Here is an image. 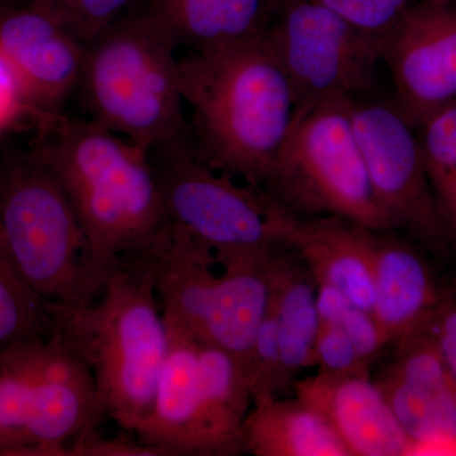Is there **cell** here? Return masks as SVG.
Returning <instances> with one entry per match:
<instances>
[{"label":"cell","instance_id":"cell-28","mask_svg":"<svg viewBox=\"0 0 456 456\" xmlns=\"http://www.w3.org/2000/svg\"><path fill=\"white\" fill-rule=\"evenodd\" d=\"M42 113L20 75L0 53V136L14 130L26 118L37 121Z\"/></svg>","mask_w":456,"mask_h":456},{"label":"cell","instance_id":"cell-5","mask_svg":"<svg viewBox=\"0 0 456 456\" xmlns=\"http://www.w3.org/2000/svg\"><path fill=\"white\" fill-rule=\"evenodd\" d=\"M272 259L220 265L212 250L171 224L170 235L152 254L167 332L226 351L245 367L269 307Z\"/></svg>","mask_w":456,"mask_h":456},{"label":"cell","instance_id":"cell-6","mask_svg":"<svg viewBox=\"0 0 456 456\" xmlns=\"http://www.w3.org/2000/svg\"><path fill=\"white\" fill-rule=\"evenodd\" d=\"M353 102L326 99L297 112L263 191L296 216H334L375 232L397 230L371 187Z\"/></svg>","mask_w":456,"mask_h":456},{"label":"cell","instance_id":"cell-19","mask_svg":"<svg viewBox=\"0 0 456 456\" xmlns=\"http://www.w3.org/2000/svg\"><path fill=\"white\" fill-rule=\"evenodd\" d=\"M269 281L285 379L292 387L297 375L314 367V345L321 325L317 281L296 253L273 257Z\"/></svg>","mask_w":456,"mask_h":456},{"label":"cell","instance_id":"cell-22","mask_svg":"<svg viewBox=\"0 0 456 456\" xmlns=\"http://www.w3.org/2000/svg\"><path fill=\"white\" fill-rule=\"evenodd\" d=\"M53 305L20 274L0 231V350L53 334Z\"/></svg>","mask_w":456,"mask_h":456},{"label":"cell","instance_id":"cell-31","mask_svg":"<svg viewBox=\"0 0 456 456\" xmlns=\"http://www.w3.org/2000/svg\"><path fill=\"white\" fill-rule=\"evenodd\" d=\"M69 452L70 456H169L165 450L139 439L132 441L122 436L104 439L99 436L97 431L75 441Z\"/></svg>","mask_w":456,"mask_h":456},{"label":"cell","instance_id":"cell-3","mask_svg":"<svg viewBox=\"0 0 456 456\" xmlns=\"http://www.w3.org/2000/svg\"><path fill=\"white\" fill-rule=\"evenodd\" d=\"M55 329L94 378L104 417L134 434L154 406L169 335L152 255L125 257L95 301L55 303Z\"/></svg>","mask_w":456,"mask_h":456},{"label":"cell","instance_id":"cell-30","mask_svg":"<svg viewBox=\"0 0 456 456\" xmlns=\"http://www.w3.org/2000/svg\"><path fill=\"white\" fill-rule=\"evenodd\" d=\"M426 330L456 379V279L444 285L439 305Z\"/></svg>","mask_w":456,"mask_h":456},{"label":"cell","instance_id":"cell-12","mask_svg":"<svg viewBox=\"0 0 456 456\" xmlns=\"http://www.w3.org/2000/svg\"><path fill=\"white\" fill-rule=\"evenodd\" d=\"M104 419L88 367L44 380L0 374V456H70Z\"/></svg>","mask_w":456,"mask_h":456},{"label":"cell","instance_id":"cell-10","mask_svg":"<svg viewBox=\"0 0 456 456\" xmlns=\"http://www.w3.org/2000/svg\"><path fill=\"white\" fill-rule=\"evenodd\" d=\"M264 36L289 79L297 112L326 99H358L382 61L380 40L321 0H274ZM296 112V113H297Z\"/></svg>","mask_w":456,"mask_h":456},{"label":"cell","instance_id":"cell-20","mask_svg":"<svg viewBox=\"0 0 456 456\" xmlns=\"http://www.w3.org/2000/svg\"><path fill=\"white\" fill-rule=\"evenodd\" d=\"M244 445L255 456H350L329 422L297 397L254 399Z\"/></svg>","mask_w":456,"mask_h":456},{"label":"cell","instance_id":"cell-8","mask_svg":"<svg viewBox=\"0 0 456 456\" xmlns=\"http://www.w3.org/2000/svg\"><path fill=\"white\" fill-rule=\"evenodd\" d=\"M149 155L170 224L212 250L220 265L284 246L287 209L263 189L240 187L203 163L191 140L156 146Z\"/></svg>","mask_w":456,"mask_h":456},{"label":"cell","instance_id":"cell-4","mask_svg":"<svg viewBox=\"0 0 456 456\" xmlns=\"http://www.w3.org/2000/svg\"><path fill=\"white\" fill-rule=\"evenodd\" d=\"M178 47L155 7L122 17L86 44L77 90L90 119L149 152L191 140Z\"/></svg>","mask_w":456,"mask_h":456},{"label":"cell","instance_id":"cell-24","mask_svg":"<svg viewBox=\"0 0 456 456\" xmlns=\"http://www.w3.org/2000/svg\"><path fill=\"white\" fill-rule=\"evenodd\" d=\"M134 0H28L84 45L125 17Z\"/></svg>","mask_w":456,"mask_h":456},{"label":"cell","instance_id":"cell-13","mask_svg":"<svg viewBox=\"0 0 456 456\" xmlns=\"http://www.w3.org/2000/svg\"><path fill=\"white\" fill-rule=\"evenodd\" d=\"M395 104L417 128L456 101V0H413L380 40Z\"/></svg>","mask_w":456,"mask_h":456},{"label":"cell","instance_id":"cell-17","mask_svg":"<svg viewBox=\"0 0 456 456\" xmlns=\"http://www.w3.org/2000/svg\"><path fill=\"white\" fill-rule=\"evenodd\" d=\"M334 216L302 220L289 211L283 221L284 246L292 248L317 283L340 289L351 303L373 314V235Z\"/></svg>","mask_w":456,"mask_h":456},{"label":"cell","instance_id":"cell-27","mask_svg":"<svg viewBox=\"0 0 456 456\" xmlns=\"http://www.w3.org/2000/svg\"><path fill=\"white\" fill-rule=\"evenodd\" d=\"M317 373L329 375H369L368 365L359 355L355 345L341 327L321 323L314 345Z\"/></svg>","mask_w":456,"mask_h":456},{"label":"cell","instance_id":"cell-11","mask_svg":"<svg viewBox=\"0 0 456 456\" xmlns=\"http://www.w3.org/2000/svg\"><path fill=\"white\" fill-rule=\"evenodd\" d=\"M353 121L375 196L397 230L436 256L454 251L422 159L416 128L395 103L353 102Z\"/></svg>","mask_w":456,"mask_h":456},{"label":"cell","instance_id":"cell-14","mask_svg":"<svg viewBox=\"0 0 456 456\" xmlns=\"http://www.w3.org/2000/svg\"><path fill=\"white\" fill-rule=\"evenodd\" d=\"M374 380L408 436L412 455H456V379L428 330L395 342Z\"/></svg>","mask_w":456,"mask_h":456},{"label":"cell","instance_id":"cell-21","mask_svg":"<svg viewBox=\"0 0 456 456\" xmlns=\"http://www.w3.org/2000/svg\"><path fill=\"white\" fill-rule=\"evenodd\" d=\"M274 0H158L176 44L191 51L216 49L265 32Z\"/></svg>","mask_w":456,"mask_h":456},{"label":"cell","instance_id":"cell-23","mask_svg":"<svg viewBox=\"0 0 456 456\" xmlns=\"http://www.w3.org/2000/svg\"><path fill=\"white\" fill-rule=\"evenodd\" d=\"M417 134L435 202L456 248V101L428 117Z\"/></svg>","mask_w":456,"mask_h":456},{"label":"cell","instance_id":"cell-15","mask_svg":"<svg viewBox=\"0 0 456 456\" xmlns=\"http://www.w3.org/2000/svg\"><path fill=\"white\" fill-rule=\"evenodd\" d=\"M292 387L334 428L350 456L412 455L415 444L369 375L316 373Z\"/></svg>","mask_w":456,"mask_h":456},{"label":"cell","instance_id":"cell-2","mask_svg":"<svg viewBox=\"0 0 456 456\" xmlns=\"http://www.w3.org/2000/svg\"><path fill=\"white\" fill-rule=\"evenodd\" d=\"M183 101L193 114L198 158L263 189L297 112L289 79L265 36L179 59Z\"/></svg>","mask_w":456,"mask_h":456},{"label":"cell","instance_id":"cell-9","mask_svg":"<svg viewBox=\"0 0 456 456\" xmlns=\"http://www.w3.org/2000/svg\"><path fill=\"white\" fill-rule=\"evenodd\" d=\"M0 231L36 292L59 305H88L83 228L64 188L35 151L0 161Z\"/></svg>","mask_w":456,"mask_h":456},{"label":"cell","instance_id":"cell-1","mask_svg":"<svg viewBox=\"0 0 456 456\" xmlns=\"http://www.w3.org/2000/svg\"><path fill=\"white\" fill-rule=\"evenodd\" d=\"M36 125L33 151L64 188L86 236L92 303L121 260L154 254L169 236L149 151L92 119L46 112Z\"/></svg>","mask_w":456,"mask_h":456},{"label":"cell","instance_id":"cell-25","mask_svg":"<svg viewBox=\"0 0 456 456\" xmlns=\"http://www.w3.org/2000/svg\"><path fill=\"white\" fill-rule=\"evenodd\" d=\"M250 383L253 401L257 398L277 397L289 387L285 379L279 345L277 318L272 305L255 335L253 346L245 365Z\"/></svg>","mask_w":456,"mask_h":456},{"label":"cell","instance_id":"cell-16","mask_svg":"<svg viewBox=\"0 0 456 456\" xmlns=\"http://www.w3.org/2000/svg\"><path fill=\"white\" fill-rule=\"evenodd\" d=\"M0 53L44 112H59L79 86L86 45L32 5L0 16Z\"/></svg>","mask_w":456,"mask_h":456},{"label":"cell","instance_id":"cell-26","mask_svg":"<svg viewBox=\"0 0 456 456\" xmlns=\"http://www.w3.org/2000/svg\"><path fill=\"white\" fill-rule=\"evenodd\" d=\"M360 31L382 40L413 0H321Z\"/></svg>","mask_w":456,"mask_h":456},{"label":"cell","instance_id":"cell-29","mask_svg":"<svg viewBox=\"0 0 456 456\" xmlns=\"http://www.w3.org/2000/svg\"><path fill=\"white\" fill-rule=\"evenodd\" d=\"M335 326L341 327L345 334L349 336L359 355L368 365L373 364L374 360L389 345L373 314L356 305H350Z\"/></svg>","mask_w":456,"mask_h":456},{"label":"cell","instance_id":"cell-7","mask_svg":"<svg viewBox=\"0 0 456 456\" xmlns=\"http://www.w3.org/2000/svg\"><path fill=\"white\" fill-rule=\"evenodd\" d=\"M167 335L154 406L134 432L137 439L169 456L244 454V424L253 404L245 368L218 347Z\"/></svg>","mask_w":456,"mask_h":456},{"label":"cell","instance_id":"cell-18","mask_svg":"<svg viewBox=\"0 0 456 456\" xmlns=\"http://www.w3.org/2000/svg\"><path fill=\"white\" fill-rule=\"evenodd\" d=\"M373 235V317L388 344L425 331L444 285L424 255L401 240Z\"/></svg>","mask_w":456,"mask_h":456}]
</instances>
